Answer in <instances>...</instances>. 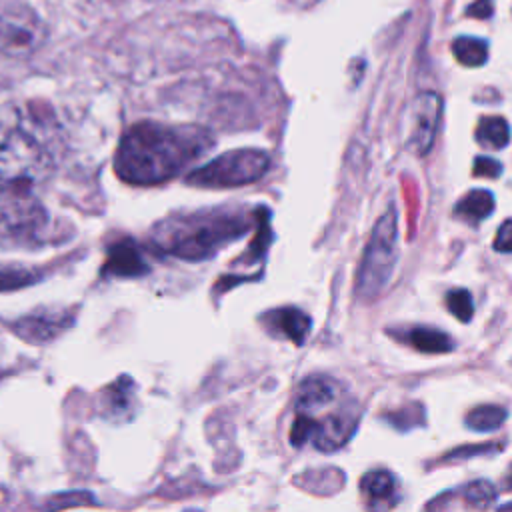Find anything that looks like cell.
<instances>
[{
  "label": "cell",
  "instance_id": "cell-1",
  "mask_svg": "<svg viewBox=\"0 0 512 512\" xmlns=\"http://www.w3.org/2000/svg\"><path fill=\"white\" fill-rule=\"evenodd\" d=\"M212 148L214 136L200 126L144 120L122 134L114 154V172L126 184L156 186L186 172Z\"/></svg>",
  "mask_w": 512,
  "mask_h": 512
},
{
  "label": "cell",
  "instance_id": "cell-2",
  "mask_svg": "<svg viewBox=\"0 0 512 512\" xmlns=\"http://www.w3.org/2000/svg\"><path fill=\"white\" fill-rule=\"evenodd\" d=\"M358 422L360 404L350 390L328 374H312L300 382L294 398L290 442L332 452L354 436Z\"/></svg>",
  "mask_w": 512,
  "mask_h": 512
},
{
  "label": "cell",
  "instance_id": "cell-3",
  "mask_svg": "<svg viewBox=\"0 0 512 512\" xmlns=\"http://www.w3.org/2000/svg\"><path fill=\"white\" fill-rule=\"evenodd\" d=\"M252 218L240 208H206L172 214L152 228V244L166 254L198 262L216 256L224 246L244 236Z\"/></svg>",
  "mask_w": 512,
  "mask_h": 512
},
{
  "label": "cell",
  "instance_id": "cell-4",
  "mask_svg": "<svg viewBox=\"0 0 512 512\" xmlns=\"http://www.w3.org/2000/svg\"><path fill=\"white\" fill-rule=\"evenodd\" d=\"M52 170V154L18 118H0V192L34 190Z\"/></svg>",
  "mask_w": 512,
  "mask_h": 512
},
{
  "label": "cell",
  "instance_id": "cell-5",
  "mask_svg": "<svg viewBox=\"0 0 512 512\" xmlns=\"http://www.w3.org/2000/svg\"><path fill=\"white\" fill-rule=\"evenodd\" d=\"M398 262V220L396 210L390 208L372 228L364 256L356 274L358 298L372 302L390 284Z\"/></svg>",
  "mask_w": 512,
  "mask_h": 512
},
{
  "label": "cell",
  "instance_id": "cell-6",
  "mask_svg": "<svg viewBox=\"0 0 512 512\" xmlns=\"http://www.w3.org/2000/svg\"><path fill=\"white\" fill-rule=\"evenodd\" d=\"M270 168V156L258 148L230 150L194 168L186 184L200 188H236L260 180Z\"/></svg>",
  "mask_w": 512,
  "mask_h": 512
},
{
  "label": "cell",
  "instance_id": "cell-7",
  "mask_svg": "<svg viewBox=\"0 0 512 512\" xmlns=\"http://www.w3.org/2000/svg\"><path fill=\"white\" fill-rule=\"evenodd\" d=\"M48 224V214L34 190L0 192V240L10 244L36 242Z\"/></svg>",
  "mask_w": 512,
  "mask_h": 512
},
{
  "label": "cell",
  "instance_id": "cell-8",
  "mask_svg": "<svg viewBox=\"0 0 512 512\" xmlns=\"http://www.w3.org/2000/svg\"><path fill=\"white\" fill-rule=\"evenodd\" d=\"M442 116V98L436 92H422L416 96L410 110V128L406 144L416 156L430 152Z\"/></svg>",
  "mask_w": 512,
  "mask_h": 512
},
{
  "label": "cell",
  "instance_id": "cell-9",
  "mask_svg": "<svg viewBox=\"0 0 512 512\" xmlns=\"http://www.w3.org/2000/svg\"><path fill=\"white\" fill-rule=\"evenodd\" d=\"M42 40V26L30 12L6 14L0 18V48L8 54L26 56Z\"/></svg>",
  "mask_w": 512,
  "mask_h": 512
},
{
  "label": "cell",
  "instance_id": "cell-10",
  "mask_svg": "<svg viewBox=\"0 0 512 512\" xmlns=\"http://www.w3.org/2000/svg\"><path fill=\"white\" fill-rule=\"evenodd\" d=\"M260 320L270 334H280V336L292 340L296 346L304 344V340L310 332V326H312L310 316L304 310L294 308V306L270 310V312L262 314Z\"/></svg>",
  "mask_w": 512,
  "mask_h": 512
},
{
  "label": "cell",
  "instance_id": "cell-11",
  "mask_svg": "<svg viewBox=\"0 0 512 512\" xmlns=\"http://www.w3.org/2000/svg\"><path fill=\"white\" fill-rule=\"evenodd\" d=\"M104 270L112 276H122V278H136L148 272V264L144 260L142 250L134 240H120L114 242L108 248V258Z\"/></svg>",
  "mask_w": 512,
  "mask_h": 512
},
{
  "label": "cell",
  "instance_id": "cell-12",
  "mask_svg": "<svg viewBox=\"0 0 512 512\" xmlns=\"http://www.w3.org/2000/svg\"><path fill=\"white\" fill-rule=\"evenodd\" d=\"M68 324H70V316H66L64 312L36 314V316L22 318L18 322V334L22 338H28L34 342H46V340L54 338L56 334H60Z\"/></svg>",
  "mask_w": 512,
  "mask_h": 512
},
{
  "label": "cell",
  "instance_id": "cell-13",
  "mask_svg": "<svg viewBox=\"0 0 512 512\" xmlns=\"http://www.w3.org/2000/svg\"><path fill=\"white\" fill-rule=\"evenodd\" d=\"M494 204H496V200H494L492 192L474 188L456 202L454 216H458L460 220L474 226V224H480L482 220H486L494 212Z\"/></svg>",
  "mask_w": 512,
  "mask_h": 512
},
{
  "label": "cell",
  "instance_id": "cell-14",
  "mask_svg": "<svg viewBox=\"0 0 512 512\" xmlns=\"http://www.w3.org/2000/svg\"><path fill=\"white\" fill-rule=\"evenodd\" d=\"M402 340L424 354H444L450 352L454 346L450 334L430 326H414L402 334Z\"/></svg>",
  "mask_w": 512,
  "mask_h": 512
},
{
  "label": "cell",
  "instance_id": "cell-15",
  "mask_svg": "<svg viewBox=\"0 0 512 512\" xmlns=\"http://www.w3.org/2000/svg\"><path fill=\"white\" fill-rule=\"evenodd\" d=\"M476 140L482 146L502 150L510 142V128L502 116H486L476 126Z\"/></svg>",
  "mask_w": 512,
  "mask_h": 512
},
{
  "label": "cell",
  "instance_id": "cell-16",
  "mask_svg": "<svg viewBox=\"0 0 512 512\" xmlns=\"http://www.w3.org/2000/svg\"><path fill=\"white\" fill-rule=\"evenodd\" d=\"M506 408L496 404H482L468 412L466 426L474 432H494L506 422Z\"/></svg>",
  "mask_w": 512,
  "mask_h": 512
},
{
  "label": "cell",
  "instance_id": "cell-17",
  "mask_svg": "<svg viewBox=\"0 0 512 512\" xmlns=\"http://www.w3.org/2000/svg\"><path fill=\"white\" fill-rule=\"evenodd\" d=\"M362 494L374 502H384L394 498L396 492V478L388 470H372L362 476L360 482Z\"/></svg>",
  "mask_w": 512,
  "mask_h": 512
},
{
  "label": "cell",
  "instance_id": "cell-18",
  "mask_svg": "<svg viewBox=\"0 0 512 512\" xmlns=\"http://www.w3.org/2000/svg\"><path fill=\"white\" fill-rule=\"evenodd\" d=\"M452 52L456 56V60L464 66H480L486 62L488 58V46L484 40L474 38V36H460L454 40L452 44Z\"/></svg>",
  "mask_w": 512,
  "mask_h": 512
},
{
  "label": "cell",
  "instance_id": "cell-19",
  "mask_svg": "<svg viewBox=\"0 0 512 512\" xmlns=\"http://www.w3.org/2000/svg\"><path fill=\"white\" fill-rule=\"evenodd\" d=\"M446 308L462 322H468L474 314V300L468 290H450L446 294Z\"/></svg>",
  "mask_w": 512,
  "mask_h": 512
},
{
  "label": "cell",
  "instance_id": "cell-20",
  "mask_svg": "<svg viewBox=\"0 0 512 512\" xmlns=\"http://www.w3.org/2000/svg\"><path fill=\"white\" fill-rule=\"evenodd\" d=\"M494 496H496V490L486 480H474L464 488V500L476 508H486L494 500Z\"/></svg>",
  "mask_w": 512,
  "mask_h": 512
},
{
  "label": "cell",
  "instance_id": "cell-21",
  "mask_svg": "<svg viewBox=\"0 0 512 512\" xmlns=\"http://www.w3.org/2000/svg\"><path fill=\"white\" fill-rule=\"evenodd\" d=\"M502 174V164L494 158L478 156L474 160V176H484V178H498Z\"/></svg>",
  "mask_w": 512,
  "mask_h": 512
},
{
  "label": "cell",
  "instance_id": "cell-22",
  "mask_svg": "<svg viewBox=\"0 0 512 512\" xmlns=\"http://www.w3.org/2000/svg\"><path fill=\"white\" fill-rule=\"evenodd\" d=\"M494 248L504 254H508L512 250V222L510 220H504L500 224L496 238H494Z\"/></svg>",
  "mask_w": 512,
  "mask_h": 512
}]
</instances>
